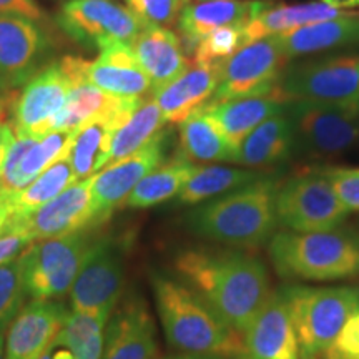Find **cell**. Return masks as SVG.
Wrapping results in <instances>:
<instances>
[{
	"instance_id": "1",
	"label": "cell",
	"mask_w": 359,
	"mask_h": 359,
	"mask_svg": "<svg viewBox=\"0 0 359 359\" xmlns=\"http://www.w3.org/2000/svg\"><path fill=\"white\" fill-rule=\"evenodd\" d=\"M175 268L240 334L271 294L264 263L240 250H187L175 259Z\"/></svg>"
},
{
	"instance_id": "2",
	"label": "cell",
	"mask_w": 359,
	"mask_h": 359,
	"mask_svg": "<svg viewBox=\"0 0 359 359\" xmlns=\"http://www.w3.org/2000/svg\"><path fill=\"white\" fill-rule=\"evenodd\" d=\"M151 285L170 346L200 356L240 358L241 334L231 330L195 290L161 275H155Z\"/></svg>"
},
{
	"instance_id": "3",
	"label": "cell",
	"mask_w": 359,
	"mask_h": 359,
	"mask_svg": "<svg viewBox=\"0 0 359 359\" xmlns=\"http://www.w3.org/2000/svg\"><path fill=\"white\" fill-rule=\"evenodd\" d=\"M276 191L275 180L264 177L193 210L188 215V226L206 240L253 248L275 231Z\"/></svg>"
},
{
	"instance_id": "4",
	"label": "cell",
	"mask_w": 359,
	"mask_h": 359,
	"mask_svg": "<svg viewBox=\"0 0 359 359\" xmlns=\"http://www.w3.org/2000/svg\"><path fill=\"white\" fill-rule=\"evenodd\" d=\"M275 271L285 280L334 281L359 276V236L348 230L273 235L268 246Z\"/></svg>"
},
{
	"instance_id": "5",
	"label": "cell",
	"mask_w": 359,
	"mask_h": 359,
	"mask_svg": "<svg viewBox=\"0 0 359 359\" xmlns=\"http://www.w3.org/2000/svg\"><path fill=\"white\" fill-rule=\"evenodd\" d=\"M298 339L299 359H323L349 318L359 309L358 286L283 288Z\"/></svg>"
},
{
	"instance_id": "6",
	"label": "cell",
	"mask_w": 359,
	"mask_h": 359,
	"mask_svg": "<svg viewBox=\"0 0 359 359\" xmlns=\"http://www.w3.org/2000/svg\"><path fill=\"white\" fill-rule=\"evenodd\" d=\"M92 245L83 231L34 241L20 257L25 293L32 299H53L70 293Z\"/></svg>"
},
{
	"instance_id": "7",
	"label": "cell",
	"mask_w": 359,
	"mask_h": 359,
	"mask_svg": "<svg viewBox=\"0 0 359 359\" xmlns=\"http://www.w3.org/2000/svg\"><path fill=\"white\" fill-rule=\"evenodd\" d=\"M348 213L321 170L299 173L278 187L276 218L288 231L336 230Z\"/></svg>"
},
{
	"instance_id": "8",
	"label": "cell",
	"mask_w": 359,
	"mask_h": 359,
	"mask_svg": "<svg viewBox=\"0 0 359 359\" xmlns=\"http://www.w3.org/2000/svg\"><path fill=\"white\" fill-rule=\"evenodd\" d=\"M280 87L290 102L359 109V55H334L286 67Z\"/></svg>"
},
{
	"instance_id": "9",
	"label": "cell",
	"mask_w": 359,
	"mask_h": 359,
	"mask_svg": "<svg viewBox=\"0 0 359 359\" xmlns=\"http://www.w3.org/2000/svg\"><path fill=\"white\" fill-rule=\"evenodd\" d=\"M288 62L290 58L286 57L276 35L243 45L235 55L222 64L218 88L208 103L275 92Z\"/></svg>"
},
{
	"instance_id": "10",
	"label": "cell",
	"mask_w": 359,
	"mask_h": 359,
	"mask_svg": "<svg viewBox=\"0 0 359 359\" xmlns=\"http://www.w3.org/2000/svg\"><path fill=\"white\" fill-rule=\"evenodd\" d=\"M296 140L316 156H336L359 140V109L296 100L288 109Z\"/></svg>"
},
{
	"instance_id": "11",
	"label": "cell",
	"mask_w": 359,
	"mask_h": 359,
	"mask_svg": "<svg viewBox=\"0 0 359 359\" xmlns=\"http://www.w3.org/2000/svg\"><path fill=\"white\" fill-rule=\"evenodd\" d=\"M92 182L93 175L72 183L60 195L35 212L24 217H12L6 228L37 241L74 235L85 228L97 226Z\"/></svg>"
},
{
	"instance_id": "12",
	"label": "cell",
	"mask_w": 359,
	"mask_h": 359,
	"mask_svg": "<svg viewBox=\"0 0 359 359\" xmlns=\"http://www.w3.org/2000/svg\"><path fill=\"white\" fill-rule=\"evenodd\" d=\"M95 60L64 57L60 65L72 83L87 82L116 97H142L151 90V82L140 69L130 43L103 45Z\"/></svg>"
},
{
	"instance_id": "13",
	"label": "cell",
	"mask_w": 359,
	"mask_h": 359,
	"mask_svg": "<svg viewBox=\"0 0 359 359\" xmlns=\"http://www.w3.org/2000/svg\"><path fill=\"white\" fill-rule=\"evenodd\" d=\"M125 283L123 255L110 240L93 241L70 290L72 306L77 311L111 316Z\"/></svg>"
},
{
	"instance_id": "14",
	"label": "cell",
	"mask_w": 359,
	"mask_h": 359,
	"mask_svg": "<svg viewBox=\"0 0 359 359\" xmlns=\"http://www.w3.org/2000/svg\"><path fill=\"white\" fill-rule=\"evenodd\" d=\"M57 20L72 39L97 48L110 42L132 43L145 29L127 7L111 0H69L60 7Z\"/></svg>"
},
{
	"instance_id": "15",
	"label": "cell",
	"mask_w": 359,
	"mask_h": 359,
	"mask_svg": "<svg viewBox=\"0 0 359 359\" xmlns=\"http://www.w3.org/2000/svg\"><path fill=\"white\" fill-rule=\"evenodd\" d=\"M165 140L167 137L160 132L140 150L107 165L105 170L93 175L92 196L97 224L105 222L116 208L123 206L133 188L163 161Z\"/></svg>"
},
{
	"instance_id": "16",
	"label": "cell",
	"mask_w": 359,
	"mask_h": 359,
	"mask_svg": "<svg viewBox=\"0 0 359 359\" xmlns=\"http://www.w3.org/2000/svg\"><path fill=\"white\" fill-rule=\"evenodd\" d=\"M72 82L60 62L53 64L29 80L13 107V132L27 137L43 138L50 133V125L65 107Z\"/></svg>"
},
{
	"instance_id": "17",
	"label": "cell",
	"mask_w": 359,
	"mask_h": 359,
	"mask_svg": "<svg viewBox=\"0 0 359 359\" xmlns=\"http://www.w3.org/2000/svg\"><path fill=\"white\" fill-rule=\"evenodd\" d=\"M238 359H299L293 320L285 291H271L264 306L241 334Z\"/></svg>"
},
{
	"instance_id": "18",
	"label": "cell",
	"mask_w": 359,
	"mask_h": 359,
	"mask_svg": "<svg viewBox=\"0 0 359 359\" xmlns=\"http://www.w3.org/2000/svg\"><path fill=\"white\" fill-rule=\"evenodd\" d=\"M65 306L50 299H34L20 309L7 334L6 359H39L55 343L67 320Z\"/></svg>"
},
{
	"instance_id": "19",
	"label": "cell",
	"mask_w": 359,
	"mask_h": 359,
	"mask_svg": "<svg viewBox=\"0 0 359 359\" xmlns=\"http://www.w3.org/2000/svg\"><path fill=\"white\" fill-rule=\"evenodd\" d=\"M102 359H156V326L142 299H128L111 314Z\"/></svg>"
},
{
	"instance_id": "20",
	"label": "cell",
	"mask_w": 359,
	"mask_h": 359,
	"mask_svg": "<svg viewBox=\"0 0 359 359\" xmlns=\"http://www.w3.org/2000/svg\"><path fill=\"white\" fill-rule=\"evenodd\" d=\"M222 64L190 62L172 82L154 90V100L163 114L165 122L182 123L193 111L212 100L217 92Z\"/></svg>"
},
{
	"instance_id": "21",
	"label": "cell",
	"mask_w": 359,
	"mask_h": 359,
	"mask_svg": "<svg viewBox=\"0 0 359 359\" xmlns=\"http://www.w3.org/2000/svg\"><path fill=\"white\" fill-rule=\"evenodd\" d=\"M142 97H116L87 82L72 83L65 107L50 125L52 132H77L95 120L109 118L125 123L140 105Z\"/></svg>"
},
{
	"instance_id": "22",
	"label": "cell",
	"mask_w": 359,
	"mask_h": 359,
	"mask_svg": "<svg viewBox=\"0 0 359 359\" xmlns=\"http://www.w3.org/2000/svg\"><path fill=\"white\" fill-rule=\"evenodd\" d=\"M288 103V97L283 93L281 87L278 85L275 92L266 93V95L205 103L201 109L218 125L224 138L236 150L238 145L264 120L286 111Z\"/></svg>"
},
{
	"instance_id": "23",
	"label": "cell",
	"mask_w": 359,
	"mask_h": 359,
	"mask_svg": "<svg viewBox=\"0 0 359 359\" xmlns=\"http://www.w3.org/2000/svg\"><path fill=\"white\" fill-rule=\"evenodd\" d=\"M269 6L264 0H198L187 4L178 17V29L193 47L224 25H246Z\"/></svg>"
},
{
	"instance_id": "24",
	"label": "cell",
	"mask_w": 359,
	"mask_h": 359,
	"mask_svg": "<svg viewBox=\"0 0 359 359\" xmlns=\"http://www.w3.org/2000/svg\"><path fill=\"white\" fill-rule=\"evenodd\" d=\"M140 69L151 82V90L172 82L190 62L183 55V43L167 27H145L130 43Z\"/></svg>"
},
{
	"instance_id": "25",
	"label": "cell",
	"mask_w": 359,
	"mask_h": 359,
	"mask_svg": "<svg viewBox=\"0 0 359 359\" xmlns=\"http://www.w3.org/2000/svg\"><path fill=\"white\" fill-rule=\"evenodd\" d=\"M294 142L293 120L283 111L264 120L238 145L231 163L262 172L263 168L273 167L288 158Z\"/></svg>"
},
{
	"instance_id": "26",
	"label": "cell",
	"mask_w": 359,
	"mask_h": 359,
	"mask_svg": "<svg viewBox=\"0 0 359 359\" xmlns=\"http://www.w3.org/2000/svg\"><path fill=\"white\" fill-rule=\"evenodd\" d=\"M359 15L358 11H346L323 2L308 4H280V6H268L259 15L255 17L245 25L246 43L253 40L278 35L288 30L299 29V27L316 24V22L343 19V17Z\"/></svg>"
},
{
	"instance_id": "27",
	"label": "cell",
	"mask_w": 359,
	"mask_h": 359,
	"mask_svg": "<svg viewBox=\"0 0 359 359\" xmlns=\"http://www.w3.org/2000/svg\"><path fill=\"white\" fill-rule=\"evenodd\" d=\"M286 57L296 58L359 45V15L316 22L276 35Z\"/></svg>"
},
{
	"instance_id": "28",
	"label": "cell",
	"mask_w": 359,
	"mask_h": 359,
	"mask_svg": "<svg viewBox=\"0 0 359 359\" xmlns=\"http://www.w3.org/2000/svg\"><path fill=\"white\" fill-rule=\"evenodd\" d=\"M43 37L32 20L15 13L0 15V72L19 77L34 65Z\"/></svg>"
},
{
	"instance_id": "29",
	"label": "cell",
	"mask_w": 359,
	"mask_h": 359,
	"mask_svg": "<svg viewBox=\"0 0 359 359\" xmlns=\"http://www.w3.org/2000/svg\"><path fill=\"white\" fill-rule=\"evenodd\" d=\"M180 125V151L188 161H233L235 148L203 109L195 110Z\"/></svg>"
},
{
	"instance_id": "30",
	"label": "cell",
	"mask_w": 359,
	"mask_h": 359,
	"mask_svg": "<svg viewBox=\"0 0 359 359\" xmlns=\"http://www.w3.org/2000/svg\"><path fill=\"white\" fill-rule=\"evenodd\" d=\"M122 123L115 120L102 118L90 122L77 130L74 145H72L69 161L77 180L92 177L107 167L110 154V143L115 130Z\"/></svg>"
},
{
	"instance_id": "31",
	"label": "cell",
	"mask_w": 359,
	"mask_h": 359,
	"mask_svg": "<svg viewBox=\"0 0 359 359\" xmlns=\"http://www.w3.org/2000/svg\"><path fill=\"white\" fill-rule=\"evenodd\" d=\"M264 178L258 170L251 168H230V167H196L188 182L178 193V201L182 205H196L213 198L222 193L238 190Z\"/></svg>"
},
{
	"instance_id": "32",
	"label": "cell",
	"mask_w": 359,
	"mask_h": 359,
	"mask_svg": "<svg viewBox=\"0 0 359 359\" xmlns=\"http://www.w3.org/2000/svg\"><path fill=\"white\" fill-rule=\"evenodd\" d=\"M195 170V165L182 158V156L167 165L156 167L133 188L123 206L148 208V206H155L173 198L175 195H178Z\"/></svg>"
},
{
	"instance_id": "33",
	"label": "cell",
	"mask_w": 359,
	"mask_h": 359,
	"mask_svg": "<svg viewBox=\"0 0 359 359\" xmlns=\"http://www.w3.org/2000/svg\"><path fill=\"white\" fill-rule=\"evenodd\" d=\"M165 123L167 122H165L163 114H161L155 100H143L128 116L127 122L115 130L114 137H111L107 165L115 163V161L140 150L148 142L154 140Z\"/></svg>"
},
{
	"instance_id": "34",
	"label": "cell",
	"mask_w": 359,
	"mask_h": 359,
	"mask_svg": "<svg viewBox=\"0 0 359 359\" xmlns=\"http://www.w3.org/2000/svg\"><path fill=\"white\" fill-rule=\"evenodd\" d=\"M110 318L102 313L69 311L55 343L69 348L77 359H102L103 327Z\"/></svg>"
},
{
	"instance_id": "35",
	"label": "cell",
	"mask_w": 359,
	"mask_h": 359,
	"mask_svg": "<svg viewBox=\"0 0 359 359\" xmlns=\"http://www.w3.org/2000/svg\"><path fill=\"white\" fill-rule=\"evenodd\" d=\"M79 182L69 158H64L39 175L24 190L12 195L13 217H24L60 195L72 183Z\"/></svg>"
},
{
	"instance_id": "36",
	"label": "cell",
	"mask_w": 359,
	"mask_h": 359,
	"mask_svg": "<svg viewBox=\"0 0 359 359\" xmlns=\"http://www.w3.org/2000/svg\"><path fill=\"white\" fill-rule=\"evenodd\" d=\"M77 132H52L40 138L22 158L17 175L13 178L12 191L24 190L40 173L57 161L69 158Z\"/></svg>"
},
{
	"instance_id": "37",
	"label": "cell",
	"mask_w": 359,
	"mask_h": 359,
	"mask_svg": "<svg viewBox=\"0 0 359 359\" xmlns=\"http://www.w3.org/2000/svg\"><path fill=\"white\" fill-rule=\"evenodd\" d=\"M245 40V25H224L201 39L195 48V62L223 64L240 50Z\"/></svg>"
},
{
	"instance_id": "38",
	"label": "cell",
	"mask_w": 359,
	"mask_h": 359,
	"mask_svg": "<svg viewBox=\"0 0 359 359\" xmlns=\"http://www.w3.org/2000/svg\"><path fill=\"white\" fill-rule=\"evenodd\" d=\"M25 294L20 258L0 264V326L20 311Z\"/></svg>"
},
{
	"instance_id": "39",
	"label": "cell",
	"mask_w": 359,
	"mask_h": 359,
	"mask_svg": "<svg viewBox=\"0 0 359 359\" xmlns=\"http://www.w3.org/2000/svg\"><path fill=\"white\" fill-rule=\"evenodd\" d=\"M143 27H167L180 17L188 0H125Z\"/></svg>"
},
{
	"instance_id": "40",
	"label": "cell",
	"mask_w": 359,
	"mask_h": 359,
	"mask_svg": "<svg viewBox=\"0 0 359 359\" xmlns=\"http://www.w3.org/2000/svg\"><path fill=\"white\" fill-rule=\"evenodd\" d=\"M349 212H359V168L327 167L321 170Z\"/></svg>"
},
{
	"instance_id": "41",
	"label": "cell",
	"mask_w": 359,
	"mask_h": 359,
	"mask_svg": "<svg viewBox=\"0 0 359 359\" xmlns=\"http://www.w3.org/2000/svg\"><path fill=\"white\" fill-rule=\"evenodd\" d=\"M323 359H359V309L349 318Z\"/></svg>"
},
{
	"instance_id": "42",
	"label": "cell",
	"mask_w": 359,
	"mask_h": 359,
	"mask_svg": "<svg viewBox=\"0 0 359 359\" xmlns=\"http://www.w3.org/2000/svg\"><path fill=\"white\" fill-rule=\"evenodd\" d=\"M32 243L34 241L29 236L20 235V233H15L4 226L0 230V264L20 258Z\"/></svg>"
},
{
	"instance_id": "43",
	"label": "cell",
	"mask_w": 359,
	"mask_h": 359,
	"mask_svg": "<svg viewBox=\"0 0 359 359\" xmlns=\"http://www.w3.org/2000/svg\"><path fill=\"white\" fill-rule=\"evenodd\" d=\"M4 13H15L27 19H40L42 11L35 4V0H0V15Z\"/></svg>"
},
{
	"instance_id": "44",
	"label": "cell",
	"mask_w": 359,
	"mask_h": 359,
	"mask_svg": "<svg viewBox=\"0 0 359 359\" xmlns=\"http://www.w3.org/2000/svg\"><path fill=\"white\" fill-rule=\"evenodd\" d=\"M13 140H15V132H13L12 125L0 122V168H2L4 161L7 158V154L11 150Z\"/></svg>"
},
{
	"instance_id": "45",
	"label": "cell",
	"mask_w": 359,
	"mask_h": 359,
	"mask_svg": "<svg viewBox=\"0 0 359 359\" xmlns=\"http://www.w3.org/2000/svg\"><path fill=\"white\" fill-rule=\"evenodd\" d=\"M12 195L13 193L6 191L0 188V230H2L6 224L11 222L13 217V208H12Z\"/></svg>"
},
{
	"instance_id": "46",
	"label": "cell",
	"mask_w": 359,
	"mask_h": 359,
	"mask_svg": "<svg viewBox=\"0 0 359 359\" xmlns=\"http://www.w3.org/2000/svg\"><path fill=\"white\" fill-rule=\"evenodd\" d=\"M48 354H50V359H77L69 348L60 346V344H53V346L48 349Z\"/></svg>"
},
{
	"instance_id": "47",
	"label": "cell",
	"mask_w": 359,
	"mask_h": 359,
	"mask_svg": "<svg viewBox=\"0 0 359 359\" xmlns=\"http://www.w3.org/2000/svg\"><path fill=\"white\" fill-rule=\"evenodd\" d=\"M323 2L338 8H346V11H353L354 7H359V0H323Z\"/></svg>"
},
{
	"instance_id": "48",
	"label": "cell",
	"mask_w": 359,
	"mask_h": 359,
	"mask_svg": "<svg viewBox=\"0 0 359 359\" xmlns=\"http://www.w3.org/2000/svg\"><path fill=\"white\" fill-rule=\"evenodd\" d=\"M163 359H217L212 356H200V354H188V353H182V354H175V356H167Z\"/></svg>"
},
{
	"instance_id": "49",
	"label": "cell",
	"mask_w": 359,
	"mask_h": 359,
	"mask_svg": "<svg viewBox=\"0 0 359 359\" xmlns=\"http://www.w3.org/2000/svg\"><path fill=\"white\" fill-rule=\"evenodd\" d=\"M0 359H6L4 356V336L0 334Z\"/></svg>"
},
{
	"instance_id": "50",
	"label": "cell",
	"mask_w": 359,
	"mask_h": 359,
	"mask_svg": "<svg viewBox=\"0 0 359 359\" xmlns=\"http://www.w3.org/2000/svg\"><path fill=\"white\" fill-rule=\"evenodd\" d=\"M2 118H4V103L0 102V122H2Z\"/></svg>"
},
{
	"instance_id": "51",
	"label": "cell",
	"mask_w": 359,
	"mask_h": 359,
	"mask_svg": "<svg viewBox=\"0 0 359 359\" xmlns=\"http://www.w3.org/2000/svg\"><path fill=\"white\" fill-rule=\"evenodd\" d=\"M39 359H50V354H48V351H47V353L43 354V356H40Z\"/></svg>"
}]
</instances>
